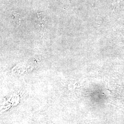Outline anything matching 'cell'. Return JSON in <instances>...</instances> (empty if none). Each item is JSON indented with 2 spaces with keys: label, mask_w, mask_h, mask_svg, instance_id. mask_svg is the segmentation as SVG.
<instances>
[{
  "label": "cell",
  "mask_w": 124,
  "mask_h": 124,
  "mask_svg": "<svg viewBox=\"0 0 124 124\" xmlns=\"http://www.w3.org/2000/svg\"><path fill=\"white\" fill-rule=\"evenodd\" d=\"M11 19L13 23L17 26L19 25L22 21V18L20 14L16 12H13L12 13Z\"/></svg>",
  "instance_id": "cell-1"
}]
</instances>
